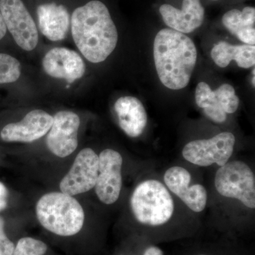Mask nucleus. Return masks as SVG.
Listing matches in <instances>:
<instances>
[{
  "label": "nucleus",
  "mask_w": 255,
  "mask_h": 255,
  "mask_svg": "<svg viewBox=\"0 0 255 255\" xmlns=\"http://www.w3.org/2000/svg\"><path fill=\"white\" fill-rule=\"evenodd\" d=\"M71 31L82 54L93 63L105 61L115 49L118 31L108 8L93 0L73 11Z\"/></svg>",
  "instance_id": "f257e3e1"
},
{
  "label": "nucleus",
  "mask_w": 255,
  "mask_h": 255,
  "mask_svg": "<svg viewBox=\"0 0 255 255\" xmlns=\"http://www.w3.org/2000/svg\"><path fill=\"white\" fill-rule=\"evenodd\" d=\"M153 55L157 75L164 86L179 90L189 85L197 60V50L189 37L164 28L156 35Z\"/></svg>",
  "instance_id": "f03ea898"
},
{
  "label": "nucleus",
  "mask_w": 255,
  "mask_h": 255,
  "mask_svg": "<svg viewBox=\"0 0 255 255\" xmlns=\"http://www.w3.org/2000/svg\"><path fill=\"white\" fill-rule=\"evenodd\" d=\"M174 196L158 179H147L135 187L130 199L134 219L143 227L160 228L175 217Z\"/></svg>",
  "instance_id": "7ed1b4c3"
},
{
  "label": "nucleus",
  "mask_w": 255,
  "mask_h": 255,
  "mask_svg": "<svg viewBox=\"0 0 255 255\" xmlns=\"http://www.w3.org/2000/svg\"><path fill=\"white\" fill-rule=\"evenodd\" d=\"M36 212L45 229L63 237L78 234L85 222L81 204L63 192H50L42 196L37 203Z\"/></svg>",
  "instance_id": "20e7f679"
},
{
  "label": "nucleus",
  "mask_w": 255,
  "mask_h": 255,
  "mask_svg": "<svg viewBox=\"0 0 255 255\" xmlns=\"http://www.w3.org/2000/svg\"><path fill=\"white\" fill-rule=\"evenodd\" d=\"M214 185L220 195L236 199L246 208L255 209V174L243 161H231L219 167L215 175Z\"/></svg>",
  "instance_id": "39448f33"
},
{
  "label": "nucleus",
  "mask_w": 255,
  "mask_h": 255,
  "mask_svg": "<svg viewBox=\"0 0 255 255\" xmlns=\"http://www.w3.org/2000/svg\"><path fill=\"white\" fill-rule=\"evenodd\" d=\"M236 137L232 132H222L209 139L188 142L182 150L185 160L199 167L217 164L219 167L229 162L234 151Z\"/></svg>",
  "instance_id": "423d86ee"
},
{
  "label": "nucleus",
  "mask_w": 255,
  "mask_h": 255,
  "mask_svg": "<svg viewBox=\"0 0 255 255\" xmlns=\"http://www.w3.org/2000/svg\"><path fill=\"white\" fill-rule=\"evenodd\" d=\"M0 11L6 27L20 48L31 51L38 42L36 23L21 0H0Z\"/></svg>",
  "instance_id": "0eeeda50"
},
{
  "label": "nucleus",
  "mask_w": 255,
  "mask_h": 255,
  "mask_svg": "<svg viewBox=\"0 0 255 255\" xmlns=\"http://www.w3.org/2000/svg\"><path fill=\"white\" fill-rule=\"evenodd\" d=\"M99 173V156L91 148L79 152L68 173L60 183L61 192L71 196L95 188Z\"/></svg>",
  "instance_id": "6e6552de"
},
{
  "label": "nucleus",
  "mask_w": 255,
  "mask_h": 255,
  "mask_svg": "<svg viewBox=\"0 0 255 255\" xmlns=\"http://www.w3.org/2000/svg\"><path fill=\"white\" fill-rule=\"evenodd\" d=\"M123 157L117 151L106 149L99 156V173L95 184L97 197L110 205L118 200L122 188Z\"/></svg>",
  "instance_id": "1a4fd4ad"
},
{
  "label": "nucleus",
  "mask_w": 255,
  "mask_h": 255,
  "mask_svg": "<svg viewBox=\"0 0 255 255\" xmlns=\"http://www.w3.org/2000/svg\"><path fill=\"white\" fill-rule=\"evenodd\" d=\"M163 181L169 191L193 212L201 213L206 209L207 191L202 184H191V175L187 169L180 166L167 169Z\"/></svg>",
  "instance_id": "9d476101"
},
{
  "label": "nucleus",
  "mask_w": 255,
  "mask_h": 255,
  "mask_svg": "<svg viewBox=\"0 0 255 255\" xmlns=\"http://www.w3.org/2000/svg\"><path fill=\"white\" fill-rule=\"evenodd\" d=\"M80 126V117L73 112L62 111L55 114L46 137L48 150L61 158L71 155L78 147Z\"/></svg>",
  "instance_id": "9b49d317"
},
{
  "label": "nucleus",
  "mask_w": 255,
  "mask_h": 255,
  "mask_svg": "<svg viewBox=\"0 0 255 255\" xmlns=\"http://www.w3.org/2000/svg\"><path fill=\"white\" fill-rule=\"evenodd\" d=\"M53 122V117L44 111H31L21 122L5 126L0 137L5 142H32L44 136Z\"/></svg>",
  "instance_id": "f8f14e48"
},
{
  "label": "nucleus",
  "mask_w": 255,
  "mask_h": 255,
  "mask_svg": "<svg viewBox=\"0 0 255 255\" xmlns=\"http://www.w3.org/2000/svg\"><path fill=\"white\" fill-rule=\"evenodd\" d=\"M47 75L52 78L63 79L68 83L83 76L86 67L77 52L66 48H54L45 55L42 62Z\"/></svg>",
  "instance_id": "ddd939ff"
},
{
  "label": "nucleus",
  "mask_w": 255,
  "mask_h": 255,
  "mask_svg": "<svg viewBox=\"0 0 255 255\" xmlns=\"http://www.w3.org/2000/svg\"><path fill=\"white\" fill-rule=\"evenodd\" d=\"M159 13L169 27L180 33H189L201 26L205 11L200 0H183L182 9L163 4L159 7Z\"/></svg>",
  "instance_id": "4468645a"
},
{
  "label": "nucleus",
  "mask_w": 255,
  "mask_h": 255,
  "mask_svg": "<svg viewBox=\"0 0 255 255\" xmlns=\"http://www.w3.org/2000/svg\"><path fill=\"white\" fill-rule=\"evenodd\" d=\"M119 127L128 136L137 137L143 132L147 123L145 107L136 97H122L114 105Z\"/></svg>",
  "instance_id": "2eb2a0df"
},
{
  "label": "nucleus",
  "mask_w": 255,
  "mask_h": 255,
  "mask_svg": "<svg viewBox=\"0 0 255 255\" xmlns=\"http://www.w3.org/2000/svg\"><path fill=\"white\" fill-rule=\"evenodd\" d=\"M40 30L52 41H61L68 34L70 16L63 5L55 3L39 5L37 8Z\"/></svg>",
  "instance_id": "dca6fc26"
},
{
  "label": "nucleus",
  "mask_w": 255,
  "mask_h": 255,
  "mask_svg": "<svg viewBox=\"0 0 255 255\" xmlns=\"http://www.w3.org/2000/svg\"><path fill=\"white\" fill-rule=\"evenodd\" d=\"M211 55L220 68H226L235 60L240 68L248 69L255 66V46L248 44L233 46L227 42L221 41L215 45Z\"/></svg>",
  "instance_id": "f3484780"
},
{
  "label": "nucleus",
  "mask_w": 255,
  "mask_h": 255,
  "mask_svg": "<svg viewBox=\"0 0 255 255\" xmlns=\"http://www.w3.org/2000/svg\"><path fill=\"white\" fill-rule=\"evenodd\" d=\"M225 27L246 44H255V9L247 6L240 11L232 9L223 15Z\"/></svg>",
  "instance_id": "a211bd4d"
},
{
  "label": "nucleus",
  "mask_w": 255,
  "mask_h": 255,
  "mask_svg": "<svg viewBox=\"0 0 255 255\" xmlns=\"http://www.w3.org/2000/svg\"><path fill=\"white\" fill-rule=\"evenodd\" d=\"M196 105L204 110V113L216 123L226 122L227 114L225 113L214 92L206 82L198 84L195 92Z\"/></svg>",
  "instance_id": "6ab92c4d"
},
{
  "label": "nucleus",
  "mask_w": 255,
  "mask_h": 255,
  "mask_svg": "<svg viewBox=\"0 0 255 255\" xmlns=\"http://www.w3.org/2000/svg\"><path fill=\"white\" fill-rule=\"evenodd\" d=\"M21 64L11 55L0 53V85L16 82L21 75Z\"/></svg>",
  "instance_id": "aec40b11"
},
{
  "label": "nucleus",
  "mask_w": 255,
  "mask_h": 255,
  "mask_svg": "<svg viewBox=\"0 0 255 255\" xmlns=\"http://www.w3.org/2000/svg\"><path fill=\"white\" fill-rule=\"evenodd\" d=\"M223 111L226 114L235 113L238 110L240 100L236 95L235 89L228 84H223L214 91Z\"/></svg>",
  "instance_id": "412c9836"
},
{
  "label": "nucleus",
  "mask_w": 255,
  "mask_h": 255,
  "mask_svg": "<svg viewBox=\"0 0 255 255\" xmlns=\"http://www.w3.org/2000/svg\"><path fill=\"white\" fill-rule=\"evenodd\" d=\"M47 251L48 246L43 241L25 237L18 241L13 255H44Z\"/></svg>",
  "instance_id": "4be33fe9"
},
{
  "label": "nucleus",
  "mask_w": 255,
  "mask_h": 255,
  "mask_svg": "<svg viewBox=\"0 0 255 255\" xmlns=\"http://www.w3.org/2000/svg\"><path fill=\"white\" fill-rule=\"evenodd\" d=\"M15 246L4 232V221L0 216V255H13Z\"/></svg>",
  "instance_id": "5701e85b"
},
{
  "label": "nucleus",
  "mask_w": 255,
  "mask_h": 255,
  "mask_svg": "<svg viewBox=\"0 0 255 255\" xmlns=\"http://www.w3.org/2000/svg\"><path fill=\"white\" fill-rule=\"evenodd\" d=\"M8 191L6 187L0 182V211L4 210L7 205Z\"/></svg>",
  "instance_id": "b1692460"
},
{
  "label": "nucleus",
  "mask_w": 255,
  "mask_h": 255,
  "mask_svg": "<svg viewBox=\"0 0 255 255\" xmlns=\"http://www.w3.org/2000/svg\"><path fill=\"white\" fill-rule=\"evenodd\" d=\"M142 255H164V253L159 247L150 246L146 248Z\"/></svg>",
  "instance_id": "393cba45"
},
{
  "label": "nucleus",
  "mask_w": 255,
  "mask_h": 255,
  "mask_svg": "<svg viewBox=\"0 0 255 255\" xmlns=\"http://www.w3.org/2000/svg\"><path fill=\"white\" fill-rule=\"evenodd\" d=\"M6 33V27L5 25L4 19H3L2 15L0 11V40L4 38Z\"/></svg>",
  "instance_id": "a878e982"
},
{
  "label": "nucleus",
  "mask_w": 255,
  "mask_h": 255,
  "mask_svg": "<svg viewBox=\"0 0 255 255\" xmlns=\"http://www.w3.org/2000/svg\"><path fill=\"white\" fill-rule=\"evenodd\" d=\"M206 255V254H200V255Z\"/></svg>",
  "instance_id": "bb28decb"
},
{
  "label": "nucleus",
  "mask_w": 255,
  "mask_h": 255,
  "mask_svg": "<svg viewBox=\"0 0 255 255\" xmlns=\"http://www.w3.org/2000/svg\"><path fill=\"white\" fill-rule=\"evenodd\" d=\"M214 1H216V0H214Z\"/></svg>",
  "instance_id": "cd10ccee"
}]
</instances>
